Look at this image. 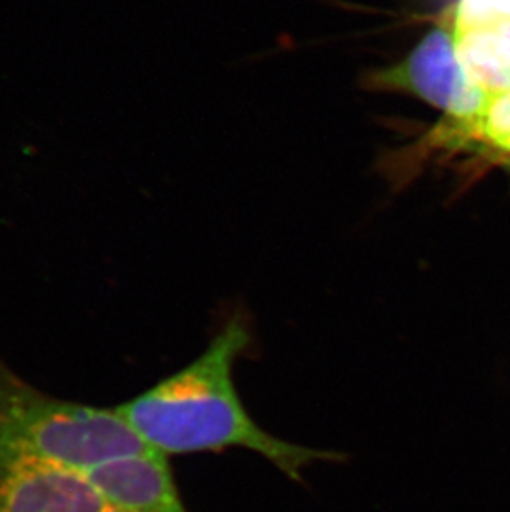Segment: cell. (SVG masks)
<instances>
[{"label":"cell","instance_id":"cell-7","mask_svg":"<svg viewBox=\"0 0 510 512\" xmlns=\"http://www.w3.org/2000/svg\"><path fill=\"white\" fill-rule=\"evenodd\" d=\"M466 131L510 156V92L489 97L482 115Z\"/></svg>","mask_w":510,"mask_h":512},{"label":"cell","instance_id":"cell-5","mask_svg":"<svg viewBox=\"0 0 510 512\" xmlns=\"http://www.w3.org/2000/svg\"><path fill=\"white\" fill-rule=\"evenodd\" d=\"M85 474L115 512H189L168 456L159 451L110 459Z\"/></svg>","mask_w":510,"mask_h":512},{"label":"cell","instance_id":"cell-3","mask_svg":"<svg viewBox=\"0 0 510 512\" xmlns=\"http://www.w3.org/2000/svg\"><path fill=\"white\" fill-rule=\"evenodd\" d=\"M388 87L408 88L429 105L448 113L466 130L482 115L489 97L467 78L459 63L453 32L433 30L403 65L381 77Z\"/></svg>","mask_w":510,"mask_h":512},{"label":"cell","instance_id":"cell-6","mask_svg":"<svg viewBox=\"0 0 510 512\" xmlns=\"http://www.w3.org/2000/svg\"><path fill=\"white\" fill-rule=\"evenodd\" d=\"M462 70L487 97L510 92V20H453Z\"/></svg>","mask_w":510,"mask_h":512},{"label":"cell","instance_id":"cell-8","mask_svg":"<svg viewBox=\"0 0 510 512\" xmlns=\"http://www.w3.org/2000/svg\"><path fill=\"white\" fill-rule=\"evenodd\" d=\"M510 20V0H459L454 20L477 22V20Z\"/></svg>","mask_w":510,"mask_h":512},{"label":"cell","instance_id":"cell-1","mask_svg":"<svg viewBox=\"0 0 510 512\" xmlns=\"http://www.w3.org/2000/svg\"><path fill=\"white\" fill-rule=\"evenodd\" d=\"M252 345L247 320L234 315L188 367L116 410L150 448L166 456L239 448L267 459L297 483L312 464L345 461L347 455L338 451L280 440L249 415L237 393L234 365Z\"/></svg>","mask_w":510,"mask_h":512},{"label":"cell","instance_id":"cell-4","mask_svg":"<svg viewBox=\"0 0 510 512\" xmlns=\"http://www.w3.org/2000/svg\"><path fill=\"white\" fill-rule=\"evenodd\" d=\"M0 512H115L85 471L0 456Z\"/></svg>","mask_w":510,"mask_h":512},{"label":"cell","instance_id":"cell-2","mask_svg":"<svg viewBox=\"0 0 510 512\" xmlns=\"http://www.w3.org/2000/svg\"><path fill=\"white\" fill-rule=\"evenodd\" d=\"M153 450L110 408L40 392L0 357V456L87 471L110 459Z\"/></svg>","mask_w":510,"mask_h":512}]
</instances>
